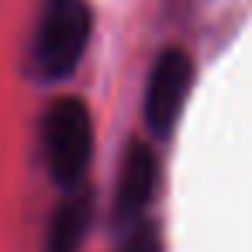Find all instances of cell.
<instances>
[{
  "label": "cell",
  "instance_id": "cell-1",
  "mask_svg": "<svg viewBox=\"0 0 252 252\" xmlns=\"http://www.w3.org/2000/svg\"><path fill=\"white\" fill-rule=\"evenodd\" d=\"M90 32H94V14L87 0H45L32 45L35 73L49 83L73 76V69L87 52Z\"/></svg>",
  "mask_w": 252,
  "mask_h": 252
},
{
  "label": "cell",
  "instance_id": "cell-2",
  "mask_svg": "<svg viewBox=\"0 0 252 252\" xmlns=\"http://www.w3.org/2000/svg\"><path fill=\"white\" fill-rule=\"evenodd\" d=\"M42 145H45V162L49 176L63 187L73 190L83 183V173L90 166L94 152V121L83 100L63 97L45 111L42 125Z\"/></svg>",
  "mask_w": 252,
  "mask_h": 252
},
{
  "label": "cell",
  "instance_id": "cell-3",
  "mask_svg": "<svg viewBox=\"0 0 252 252\" xmlns=\"http://www.w3.org/2000/svg\"><path fill=\"white\" fill-rule=\"evenodd\" d=\"M190 87H193V59L183 49L159 52V59L152 63L149 83H145V104H142L145 125L156 138L173 135L183 114V104L190 97Z\"/></svg>",
  "mask_w": 252,
  "mask_h": 252
},
{
  "label": "cell",
  "instance_id": "cell-4",
  "mask_svg": "<svg viewBox=\"0 0 252 252\" xmlns=\"http://www.w3.org/2000/svg\"><path fill=\"white\" fill-rule=\"evenodd\" d=\"M159 187V156L145 142H131L121 162L118 176V193H114V214L121 224H131L145 218V207L152 204Z\"/></svg>",
  "mask_w": 252,
  "mask_h": 252
},
{
  "label": "cell",
  "instance_id": "cell-5",
  "mask_svg": "<svg viewBox=\"0 0 252 252\" xmlns=\"http://www.w3.org/2000/svg\"><path fill=\"white\" fill-rule=\"evenodd\" d=\"M87 228H90V193L83 187H73V193L56 207L49 221L45 252H80Z\"/></svg>",
  "mask_w": 252,
  "mask_h": 252
},
{
  "label": "cell",
  "instance_id": "cell-6",
  "mask_svg": "<svg viewBox=\"0 0 252 252\" xmlns=\"http://www.w3.org/2000/svg\"><path fill=\"white\" fill-rule=\"evenodd\" d=\"M125 228H128V231H125L118 252H166V245H162V231H159L156 221L138 218V221H131V224H125Z\"/></svg>",
  "mask_w": 252,
  "mask_h": 252
}]
</instances>
